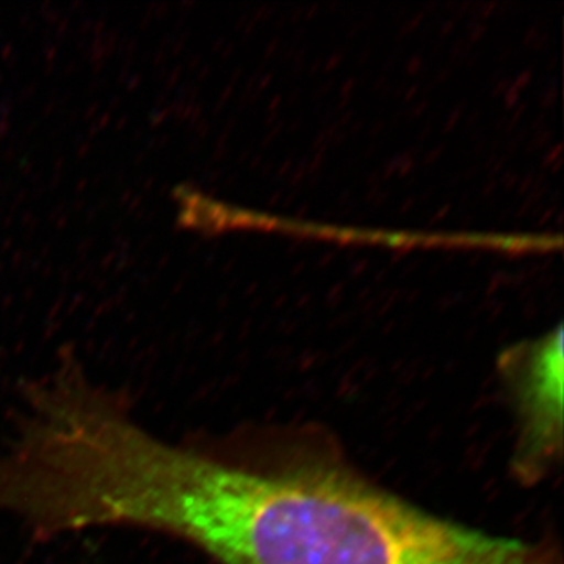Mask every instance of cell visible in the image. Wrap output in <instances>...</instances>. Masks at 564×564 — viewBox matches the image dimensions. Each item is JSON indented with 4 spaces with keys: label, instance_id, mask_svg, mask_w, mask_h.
I'll use <instances>...</instances> for the list:
<instances>
[{
    "label": "cell",
    "instance_id": "cell-2",
    "mask_svg": "<svg viewBox=\"0 0 564 564\" xmlns=\"http://www.w3.org/2000/svg\"><path fill=\"white\" fill-rule=\"evenodd\" d=\"M524 367V402L529 448L554 451L562 440L563 332L538 340L518 352Z\"/></svg>",
    "mask_w": 564,
    "mask_h": 564
},
{
    "label": "cell",
    "instance_id": "cell-1",
    "mask_svg": "<svg viewBox=\"0 0 564 564\" xmlns=\"http://www.w3.org/2000/svg\"><path fill=\"white\" fill-rule=\"evenodd\" d=\"M79 518L154 530L217 564H560L329 467L258 470L152 436L129 415L101 423L74 474Z\"/></svg>",
    "mask_w": 564,
    "mask_h": 564
}]
</instances>
